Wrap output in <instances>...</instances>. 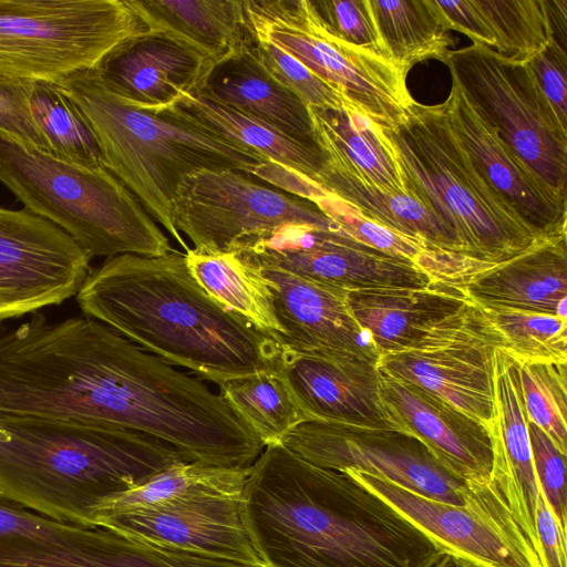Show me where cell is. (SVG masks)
I'll return each instance as SVG.
<instances>
[{
    "mask_svg": "<svg viewBox=\"0 0 567 567\" xmlns=\"http://www.w3.org/2000/svg\"><path fill=\"white\" fill-rule=\"evenodd\" d=\"M264 567H431L440 547L346 472L264 447L240 497Z\"/></svg>",
    "mask_w": 567,
    "mask_h": 567,
    "instance_id": "obj_1",
    "label": "cell"
},
{
    "mask_svg": "<svg viewBox=\"0 0 567 567\" xmlns=\"http://www.w3.org/2000/svg\"><path fill=\"white\" fill-rule=\"evenodd\" d=\"M76 301L85 317L217 385L276 357V340L213 300L175 249L107 258L89 274Z\"/></svg>",
    "mask_w": 567,
    "mask_h": 567,
    "instance_id": "obj_2",
    "label": "cell"
},
{
    "mask_svg": "<svg viewBox=\"0 0 567 567\" xmlns=\"http://www.w3.org/2000/svg\"><path fill=\"white\" fill-rule=\"evenodd\" d=\"M186 462L141 432L0 414V498L61 523L95 527L92 507Z\"/></svg>",
    "mask_w": 567,
    "mask_h": 567,
    "instance_id": "obj_3",
    "label": "cell"
},
{
    "mask_svg": "<svg viewBox=\"0 0 567 567\" xmlns=\"http://www.w3.org/2000/svg\"><path fill=\"white\" fill-rule=\"evenodd\" d=\"M58 84L89 121L99 142L102 165L185 252L190 247L176 229L173 215L183 179L200 171L236 169L250 174L266 162L167 107L141 109L107 85L95 69L76 72Z\"/></svg>",
    "mask_w": 567,
    "mask_h": 567,
    "instance_id": "obj_4",
    "label": "cell"
},
{
    "mask_svg": "<svg viewBox=\"0 0 567 567\" xmlns=\"http://www.w3.org/2000/svg\"><path fill=\"white\" fill-rule=\"evenodd\" d=\"M377 128L399 165L406 193L454 230L466 258L502 262L537 240L460 143L443 104L414 101L395 128Z\"/></svg>",
    "mask_w": 567,
    "mask_h": 567,
    "instance_id": "obj_5",
    "label": "cell"
},
{
    "mask_svg": "<svg viewBox=\"0 0 567 567\" xmlns=\"http://www.w3.org/2000/svg\"><path fill=\"white\" fill-rule=\"evenodd\" d=\"M0 182L91 258L152 257L172 250L154 218L104 166L87 168L58 159L0 131Z\"/></svg>",
    "mask_w": 567,
    "mask_h": 567,
    "instance_id": "obj_6",
    "label": "cell"
},
{
    "mask_svg": "<svg viewBox=\"0 0 567 567\" xmlns=\"http://www.w3.org/2000/svg\"><path fill=\"white\" fill-rule=\"evenodd\" d=\"M146 31L126 0H0V73L59 83Z\"/></svg>",
    "mask_w": 567,
    "mask_h": 567,
    "instance_id": "obj_7",
    "label": "cell"
},
{
    "mask_svg": "<svg viewBox=\"0 0 567 567\" xmlns=\"http://www.w3.org/2000/svg\"><path fill=\"white\" fill-rule=\"evenodd\" d=\"M255 40L301 62L373 126L393 130L413 100L393 62L336 37L310 0H244Z\"/></svg>",
    "mask_w": 567,
    "mask_h": 567,
    "instance_id": "obj_8",
    "label": "cell"
},
{
    "mask_svg": "<svg viewBox=\"0 0 567 567\" xmlns=\"http://www.w3.org/2000/svg\"><path fill=\"white\" fill-rule=\"evenodd\" d=\"M444 63L481 117L549 189L567 199V127L529 66L473 44L451 50Z\"/></svg>",
    "mask_w": 567,
    "mask_h": 567,
    "instance_id": "obj_9",
    "label": "cell"
},
{
    "mask_svg": "<svg viewBox=\"0 0 567 567\" xmlns=\"http://www.w3.org/2000/svg\"><path fill=\"white\" fill-rule=\"evenodd\" d=\"M173 215L178 233L192 241L193 249L204 251H230L243 239L288 224L340 230L315 203L236 169L186 176Z\"/></svg>",
    "mask_w": 567,
    "mask_h": 567,
    "instance_id": "obj_10",
    "label": "cell"
},
{
    "mask_svg": "<svg viewBox=\"0 0 567 567\" xmlns=\"http://www.w3.org/2000/svg\"><path fill=\"white\" fill-rule=\"evenodd\" d=\"M280 444L317 466L361 471L439 502L464 506L472 488L404 430L311 420L293 427Z\"/></svg>",
    "mask_w": 567,
    "mask_h": 567,
    "instance_id": "obj_11",
    "label": "cell"
},
{
    "mask_svg": "<svg viewBox=\"0 0 567 567\" xmlns=\"http://www.w3.org/2000/svg\"><path fill=\"white\" fill-rule=\"evenodd\" d=\"M497 348H504L502 337L482 309L471 303L441 322L415 348L381 355L378 369L489 426Z\"/></svg>",
    "mask_w": 567,
    "mask_h": 567,
    "instance_id": "obj_12",
    "label": "cell"
},
{
    "mask_svg": "<svg viewBox=\"0 0 567 567\" xmlns=\"http://www.w3.org/2000/svg\"><path fill=\"white\" fill-rule=\"evenodd\" d=\"M344 472L389 502L443 553L476 567H542L493 480L472 482L467 503L460 506L361 471Z\"/></svg>",
    "mask_w": 567,
    "mask_h": 567,
    "instance_id": "obj_13",
    "label": "cell"
},
{
    "mask_svg": "<svg viewBox=\"0 0 567 567\" xmlns=\"http://www.w3.org/2000/svg\"><path fill=\"white\" fill-rule=\"evenodd\" d=\"M230 251L252 267L288 271L347 291L435 282L410 259L371 248L341 230L308 224H288L243 239Z\"/></svg>",
    "mask_w": 567,
    "mask_h": 567,
    "instance_id": "obj_14",
    "label": "cell"
},
{
    "mask_svg": "<svg viewBox=\"0 0 567 567\" xmlns=\"http://www.w3.org/2000/svg\"><path fill=\"white\" fill-rule=\"evenodd\" d=\"M90 260L51 221L27 208L0 207V322L76 296Z\"/></svg>",
    "mask_w": 567,
    "mask_h": 567,
    "instance_id": "obj_15",
    "label": "cell"
},
{
    "mask_svg": "<svg viewBox=\"0 0 567 567\" xmlns=\"http://www.w3.org/2000/svg\"><path fill=\"white\" fill-rule=\"evenodd\" d=\"M276 342L274 363L309 421L403 430L383 400L378 362L349 352Z\"/></svg>",
    "mask_w": 567,
    "mask_h": 567,
    "instance_id": "obj_16",
    "label": "cell"
},
{
    "mask_svg": "<svg viewBox=\"0 0 567 567\" xmlns=\"http://www.w3.org/2000/svg\"><path fill=\"white\" fill-rule=\"evenodd\" d=\"M95 526L199 557L264 567L246 530L240 497H183L103 517Z\"/></svg>",
    "mask_w": 567,
    "mask_h": 567,
    "instance_id": "obj_17",
    "label": "cell"
},
{
    "mask_svg": "<svg viewBox=\"0 0 567 567\" xmlns=\"http://www.w3.org/2000/svg\"><path fill=\"white\" fill-rule=\"evenodd\" d=\"M481 173L537 239L567 235V199L549 189L503 142L453 82L442 103Z\"/></svg>",
    "mask_w": 567,
    "mask_h": 567,
    "instance_id": "obj_18",
    "label": "cell"
},
{
    "mask_svg": "<svg viewBox=\"0 0 567 567\" xmlns=\"http://www.w3.org/2000/svg\"><path fill=\"white\" fill-rule=\"evenodd\" d=\"M379 372L383 400L403 430L420 439L462 481L492 480L494 446L487 424L432 393Z\"/></svg>",
    "mask_w": 567,
    "mask_h": 567,
    "instance_id": "obj_19",
    "label": "cell"
},
{
    "mask_svg": "<svg viewBox=\"0 0 567 567\" xmlns=\"http://www.w3.org/2000/svg\"><path fill=\"white\" fill-rule=\"evenodd\" d=\"M453 286L481 308H507L567 319V235L537 239L502 262L475 261Z\"/></svg>",
    "mask_w": 567,
    "mask_h": 567,
    "instance_id": "obj_20",
    "label": "cell"
},
{
    "mask_svg": "<svg viewBox=\"0 0 567 567\" xmlns=\"http://www.w3.org/2000/svg\"><path fill=\"white\" fill-rule=\"evenodd\" d=\"M257 269L268 285L276 318L284 329V336L277 341L379 361L370 336L348 308L347 290L275 268Z\"/></svg>",
    "mask_w": 567,
    "mask_h": 567,
    "instance_id": "obj_21",
    "label": "cell"
},
{
    "mask_svg": "<svg viewBox=\"0 0 567 567\" xmlns=\"http://www.w3.org/2000/svg\"><path fill=\"white\" fill-rule=\"evenodd\" d=\"M518 361L497 348L494 373V416L489 425L494 446L492 480L515 522L539 559L536 529L537 484L527 429Z\"/></svg>",
    "mask_w": 567,
    "mask_h": 567,
    "instance_id": "obj_22",
    "label": "cell"
},
{
    "mask_svg": "<svg viewBox=\"0 0 567 567\" xmlns=\"http://www.w3.org/2000/svg\"><path fill=\"white\" fill-rule=\"evenodd\" d=\"M212 66L184 43L146 31L115 49L95 70L130 102L156 111L195 92Z\"/></svg>",
    "mask_w": 567,
    "mask_h": 567,
    "instance_id": "obj_23",
    "label": "cell"
},
{
    "mask_svg": "<svg viewBox=\"0 0 567 567\" xmlns=\"http://www.w3.org/2000/svg\"><path fill=\"white\" fill-rule=\"evenodd\" d=\"M474 303L460 288L435 281L423 288L348 291L347 305L379 357L415 348L434 328Z\"/></svg>",
    "mask_w": 567,
    "mask_h": 567,
    "instance_id": "obj_24",
    "label": "cell"
},
{
    "mask_svg": "<svg viewBox=\"0 0 567 567\" xmlns=\"http://www.w3.org/2000/svg\"><path fill=\"white\" fill-rule=\"evenodd\" d=\"M252 43L244 51L213 65L195 92L244 112L305 145L320 150L309 107L267 72L258 61Z\"/></svg>",
    "mask_w": 567,
    "mask_h": 567,
    "instance_id": "obj_25",
    "label": "cell"
},
{
    "mask_svg": "<svg viewBox=\"0 0 567 567\" xmlns=\"http://www.w3.org/2000/svg\"><path fill=\"white\" fill-rule=\"evenodd\" d=\"M148 31L164 33L213 65L254 42L244 0H126Z\"/></svg>",
    "mask_w": 567,
    "mask_h": 567,
    "instance_id": "obj_26",
    "label": "cell"
},
{
    "mask_svg": "<svg viewBox=\"0 0 567 567\" xmlns=\"http://www.w3.org/2000/svg\"><path fill=\"white\" fill-rule=\"evenodd\" d=\"M178 117L239 148L290 168L312 181L328 168L322 151L305 145L268 124L198 92L184 93L165 106Z\"/></svg>",
    "mask_w": 567,
    "mask_h": 567,
    "instance_id": "obj_27",
    "label": "cell"
},
{
    "mask_svg": "<svg viewBox=\"0 0 567 567\" xmlns=\"http://www.w3.org/2000/svg\"><path fill=\"white\" fill-rule=\"evenodd\" d=\"M313 182L364 216L431 251L465 257L454 230L410 193L385 190L331 167Z\"/></svg>",
    "mask_w": 567,
    "mask_h": 567,
    "instance_id": "obj_28",
    "label": "cell"
},
{
    "mask_svg": "<svg viewBox=\"0 0 567 567\" xmlns=\"http://www.w3.org/2000/svg\"><path fill=\"white\" fill-rule=\"evenodd\" d=\"M328 167L390 192L406 193L399 165L379 130L349 109L309 107Z\"/></svg>",
    "mask_w": 567,
    "mask_h": 567,
    "instance_id": "obj_29",
    "label": "cell"
},
{
    "mask_svg": "<svg viewBox=\"0 0 567 567\" xmlns=\"http://www.w3.org/2000/svg\"><path fill=\"white\" fill-rule=\"evenodd\" d=\"M185 257L192 276L224 309L275 340L284 336L275 315L271 292L257 268L235 251L190 248Z\"/></svg>",
    "mask_w": 567,
    "mask_h": 567,
    "instance_id": "obj_30",
    "label": "cell"
},
{
    "mask_svg": "<svg viewBox=\"0 0 567 567\" xmlns=\"http://www.w3.org/2000/svg\"><path fill=\"white\" fill-rule=\"evenodd\" d=\"M386 56L403 73L419 62H445L454 40L435 0H369Z\"/></svg>",
    "mask_w": 567,
    "mask_h": 567,
    "instance_id": "obj_31",
    "label": "cell"
},
{
    "mask_svg": "<svg viewBox=\"0 0 567 567\" xmlns=\"http://www.w3.org/2000/svg\"><path fill=\"white\" fill-rule=\"evenodd\" d=\"M496 53L527 63L551 42L566 50L567 0H474Z\"/></svg>",
    "mask_w": 567,
    "mask_h": 567,
    "instance_id": "obj_32",
    "label": "cell"
},
{
    "mask_svg": "<svg viewBox=\"0 0 567 567\" xmlns=\"http://www.w3.org/2000/svg\"><path fill=\"white\" fill-rule=\"evenodd\" d=\"M249 467L230 468L178 462L145 483L100 499L91 509L93 525L100 518L192 496L241 497Z\"/></svg>",
    "mask_w": 567,
    "mask_h": 567,
    "instance_id": "obj_33",
    "label": "cell"
},
{
    "mask_svg": "<svg viewBox=\"0 0 567 567\" xmlns=\"http://www.w3.org/2000/svg\"><path fill=\"white\" fill-rule=\"evenodd\" d=\"M110 530L103 543L86 548L0 546V567H193L185 553Z\"/></svg>",
    "mask_w": 567,
    "mask_h": 567,
    "instance_id": "obj_34",
    "label": "cell"
},
{
    "mask_svg": "<svg viewBox=\"0 0 567 567\" xmlns=\"http://www.w3.org/2000/svg\"><path fill=\"white\" fill-rule=\"evenodd\" d=\"M218 386L220 398L264 446L280 444L293 427L309 421L275 363L251 374L228 379Z\"/></svg>",
    "mask_w": 567,
    "mask_h": 567,
    "instance_id": "obj_35",
    "label": "cell"
},
{
    "mask_svg": "<svg viewBox=\"0 0 567 567\" xmlns=\"http://www.w3.org/2000/svg\"><path fill=\"white\" fill-rule=\"evenodd\" d=\"M30 110L52 156L87 168L103 166L99 142L89 121L60 84L34 81Z\"/></svg>",
    "mask_w": 567,
    "mask_h": 567,
    "instance_id": "obj_36",
    "label": "cell"
},
{
    "mask_svg": "<svg viewBox=\"0 0 567 567\" xmlns=\"http://www.w3.org/2000/svg\"><path fill=\"white\" fill-rule=\"evenodd\" d=\"M481 308V307H480ZM517 361L567 362V319L507 308H481Z\"/></svg>",
    "mask_w": 567,
    "mask_h": 567,
    "instance_id": "obj_37",
    "label": "cell"
},
{
    "mask_svg": "<svg viewBox=\"0 0 567 567\" xmlns=\"http://www.w3.org/2000/svg\"><path fill=\"white\" fill-rule=\"evenodd\" d=\"M101 526L61 523L0 498V546L25 548H86L110 535Z\"/></svg>",
    "mask_w": 567,
    "mask_h": 567,
    "instance_id": "obj_38",
    "label": "cell"
},
{
    "mask_svg": "<svg viewBox=\"0 0 567 567\" xmlns=\"http://www.w3.org/2000/svg\"><path fill=\"white\" fill-rule=\"evenodd\" d=\"M567 362L518 361L519 381L528 421L538 425L567 453Z\"/></svg>",
    "mask_w": 567,
    "mask_h": 567,
    "instance_id": "obj_39",
    "label": "cell"
},
{
    "mask_svg": "<svg viewBox=\"0 0 567 567\" xmlns=\"http://www.w3.org/2000/svg\"><path fill=\"white\" fill-rule=\"evenodd\" d=\"M312 203L330 217L346 235L382 252L410 259L425 271L439 254L429 250L421 243L372 220L324 189L323 194Z\"/></svg>",
    "mask_w": 567,
    "mask_h": 567,
    "instance_id": "obj_40",
    "label": "cell"
},
{
    "mask_svg": "<svg viewBox=\"0 0 567 567\" xmlns=\"http://www.w3.org/2000/svg\"><path fill=\"white\" fill-rule=\"evenodd\" d=\"M252 50L267 72L308 107L350 110L338 92L289 53L272 44L255 39Z\"/></svg>",
    "mask_w": 567,
    "mask_h": 567,
    "instance_id": "obj_41",
    "label": "cell"
},
{
    "mask_svg": "<svg viewBox=\"0 0 567 567\" xmlns=\"http://www.w3.org/2000/svg\"><path fill=\"white\" fill-rule=\"evenodd\" d=\"M310 1L327 28L336 37L389 60L379 38L369 0Z\"/></svg>",
    "mask_w": 567,
    "mask_h": 567,
    "instance_id": "obj_42",
    "label": "cell"
},
{
    "mask_svg": "<svg viewBox=\"0 0 567 567\" xmlns=\"http://www.w3.org/2000/svg\"><path fill=\"white\" fill-rule=\"evenodd\" d=\"M534 471L539 491L557 520L567 533L566 454L561 453L548 434L527 421Z\"/></svg>",
    "mask_w": 567,
    "mask_h": 567,
    "instance_id": "obj_43",
    "label": "cell"
},
{
    "mask_svg": "<svg viewBox=\"0 0 567 567\" xmlns=\"http://www.w3.org/2000/svg\"><path fill=\"white\" fill-rule=\"evenodd\" d=\"M33 81L0 73V131L50 153L30 110Z\"/></svg>",
    "mask_w": 567,
    "mask_h": 567,
    "instance_id": "obj_44",
    "label": "cell"
},
{
    "mask_svg": "<svg viewBox=\"0 0 567 567\" xmlns=\"http://www.w3.org/2000/svg\"><path fill=\"white\" fill-rule=\"evenodd\" d=\"M563 126L567 127V52L556 42L526 63Z\"/></svg>",
    "mask_w": 567,
    "mask_h": 567,
    "instance_id": "obj_45",
    "label": "cell"
},
{
    "mask_svg": "<svg viewBox=\"0 0 567 567\" xmlns=\"http://www.w3.org/2000/svg\"><path fill=\"white\" fill-rule=\"evenodd\" d=\"M450 29L464 33L473 45L494 50L493 35L474 0H435Z\"/></svg>",
    "mask_w": 567,
    "mask_h": 567,
    "instance_id": "obj_46",
    "label": "cell"
},
{
    "mask_svg": "<svg viewBox=\"0 0 567 567\" xmlns=\"http://www.w3.org/2000/svg\"><path fill=\"white\" fill-rule=\"evenodd\" d=\"M536 529L540 566L567 567L566 534L560 529L540 491L536 509Z\"/></svg>",
    "mask_w": 567,
    "mask_h": 567,
    "instance_id": "obj_47",
    "label": "cell"
},
{
    "mask_svg": "<svg viewBox=\"0 0 567 567\" xmlns=\"http://www.w3.org/2000/svg\"><path fill=\"white\" fill-rule=\"evenodd\" d=\"M431 567H476L472 563L450 553H443Z\"/></svg>",
    "mask_w": 567,
    "mask_h": 567,
    "instance_id": "obj_48",
    "label": "cell"
}]
</instances>
